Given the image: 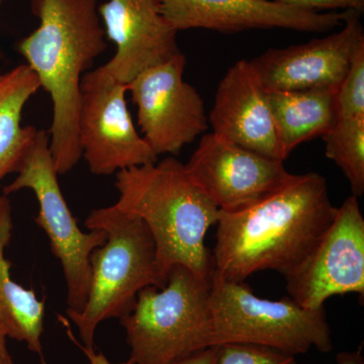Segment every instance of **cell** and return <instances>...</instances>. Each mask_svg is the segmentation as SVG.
I'll list each match as a JSON object with an SVG mask.
<instances>
[{
  "label": "cell",
  "instance_id": "9",
  "mask_svg": "<svg viewBox=\"0 0 364 364\" xmlns=\"http://www.w3.org/2000/svg\"><path fill=\"white\" fill-rule=\"evenodd\" d=\"M186 66V55L179 53L127 83L141 133L158 156L179 154L210 126L200 92L184 80Z\"/></svg>",
  "mask_w": 364,
  "mask_h": 364
},
{
  "label": "cell",
  "instance_id": "19",
  "mask_svg": "<svg viewBox=\"0 0 364 364\" xmlns=\"http://www.w3.org/2000/svg\"><path fill=\"white\" fill-rule=\"evenodd\" d=\"M325 154L343 172L350 184L352 195L364 193V116L337 119L322 136Z\"/></svg>",
  "mask_w": 364,
  "mask_h": 364
},
{
  "label": "cell",
  "instance_id": "20",
  "mask_svg": "<svg viewBox=\"0 0 364 364\" xmlns=\"http://www.w3.org/2000/svg\"><path fill=\"white\" fill-rule=\"evenodd\" d=\"M338 119L364 116V42L356 48L346 75L337 90Z\"/></svg>",
  "mask_w": 364,
  "mask_h": 364
},
{
  "label": "cell",
  "instance_id": "6",
  "mask_svg": "<svg viewBox=\"0 0 364 364\" xmlns=\"http://www.w3.org/2000/svg\"><path fill=\"white\" fill-rule=\"evenodd\" d=\"M208 308L210 346L250 344L299 355L316 348L333 349L324 308L308 310L291 298L279 301L256 296L244 282L210 277Z\"/></svg>",
  "mask_w": 364,
  "mask_h": 364
},
{
  "label": "cell",
  "instance_id": "15",
  "mask_svg": "<svg viewBox=\"0 0 364 364\" xmlns=\"http://www.w3.org/2000/svg\"><path fill=\"white\" fill-rule=\"evenodd\" d=\"M213 133L258 154L284 161L269 105L250 61L230 67L208 114Z\"/></svg>",
  "mask_w": 364,
  "mask_h": 364
},
{
  "label": "cell",
  "instance_id": "7",
  "mask_svg": "<svg viewBox=\"0 0 364 364\" xmlns=\"http://www.w3.org/2000/svg\"><path fill=\"white\" fill-rule=\"evenodd\" d=\"M49 133L38 130L18 165V176L4 186V195L28 188L39 203L35 222L49 238L52 253L61 262L67 287V311L79 313L90 293L92 251L104 245L102 230L83 233L67 205L58 182V172L49 147Z\"/></svg>",
  "mask_w": 364,
  "mask_h": 364
},
{
  "label": "cell",
  "instance_id": "27",
  "mask_svg": "<svg viewBox=\"0 0 364 364\" xmlns=\"http://www.w3.org/2000/svg\"><path fill=\"white\" fill-rule=\"evenodd\" d=\"M2 2H4V0H0V6H1Z\"/></svg>",
  "mask_w": 364,
  "mask_h": 364
},
{
  "label": "cell",
  "instance_id": "24",
  "mask_svg": "<svg viewBox=\"0 0 364 364\" xmlns=\"http://www.w3.org/2000/svg\"><path fill=\"white\" fill-rule=\"evenodd\" d=\"M76 344L78 345L79 348H81V350L83 351V353L85 354L86 358H87L88 361H90V364H114L112 363L111 361L109 360L107 358H105V354L102 352H95L93 347H85V345H80L76 342ZM121 364H134L132 363L130 359L127 360L126 363H123Z\"/></svg>",
  "mask_w": 364,
  "mask_h": 364
},
{
  "label": "cell",
  "instance_id": "12",
  "mask_svg": "<svg viewBox=\"0 0 364 364\" xmlns=\"http://www.w3.org/2000/svg\"><path fill=\"white\" fill-rule=\"evenodd\" d=\"M165 20L176 31L205 28L224 33L250 30L326 33L343 25L349 14L320 13L274 0H157Z\"/></svg>",
  "mask_w": 364,
  "mask_h": 364
},
{
  "label": "cell",
  "instance_id": "21",
  "mask_svg": "<svg viewBox=\"0 0 364 364\" xmlns=\"http://www.w3.org/2000/svg\"><path fill=\"white\" fill-rule=\"evenodd\" d=\"M217 364H296V356L250 344L222 345Z\"/></svg>",
  "mask_w": 364,
  "mask_h": 364
},
{
  "label": "cell",
  "instance_id": "28",
  "mask_svg": "<svg viewBox=\"0 0 364 364\" xmlns=\"http://www.w3.org/2000/svg\"><path fill=\"white\" fill-rule=\"evenodd\" d=\"M363 1H364V0H363Z\"/></svg>",
  "mask_w": 364,
  "mask_h": 364
},
{
  "label": "cell",
  "instance_id": "23",
  "mask_svg": "<svg viewBox=\"0 0 364 364\" xmlns=\"http://www.w3.org/2000/svg\"><path fill=\"white\" fill-rule=\"evenodd\" d=\"M221 346H210L171 364H217Z\"/></svg>",
  "mask_w": 364,
  "mask_h": 364
},
{
  "label": "cell",
  "instance_id": "14",
  "mask_svg": "<svg viewBox=\"0 0 364 364\" xmlns=\"http://www.w3.org/2000/svg\"><path fill=\"white\" fill-rule=\"evenodd\" d=\"M105 36L116 45L102 70L119 82L181 53L177 33L165 20L157 0H107L97 6Z\"/></svg>",
  "mask_w": 364,
  "mask_h": 364
},
{
  "label": "cell",
  "instance_id": "2",
  "mask_svg": "<svg viewBox=\"0 0 364 364\" xmlns=\"http://www.w3.org/2000/svg\"><path fill=\"white\" fill-rule=\"evenodd\" d=\"M40 25L21 39L18 51L26 60L53 105L49 147L58 174L81 159L78 114L81 79L107 50L97 0H30Z\"/></svg>",
  "mask_w": 364,
  "mask_h": 364
},
{
  "label": "cell",
  "instance_id": "26",
  "mask_svg": "<svg viewBox=\"0 0 364 364\" xmlns=\"http://www.w3.org/2000/svg\"><path fill=\"white\" fill-rule=\"evenodd\" d=\"M7 336L4 327L0 325V364H14L6 343Z\"/></svg>",
  "mask_w": 364,
  "mask_h": 364
},
{
  "label": "cell",
  "instance_id": "8",
  "mask_svg": "<svg viewBox=\"0 0 364 364\" xmlns=\"http://www.w3.org/2000/svg\"><path fill=\"white\" fill-rule=\"evenodd\" d=\"M127 93V85L100 66L86 72L81 79L78 138L81 158L91 173L111 176L158 161V155L136 131Z\"/></svg>",
  "mask_w": 364,
  "mask_h": 364
},
{
  "label": "cell",
  "instance_id": "10",
  "mask_svg": "<svg viewBox=\"0 0 364 364\" xmlns=\"http://www.w3.org/2000/svg\"><path fill=\"white\" fill-rule=\"evenodd\" d=\"M289 298L308 310L334 296H364V219L358 198L337 208L331 226L303 264L287 274Z\"/></svg>",
  "mask_w": 364,
  "mask_h": 364
},
{
  "label": "cell",
  "instance_id": "16",
  "mask_svg": "<svg viewBox=\"0 0 364 364\" xmlns=\"http://www.w3.org/2000/svg\"><path fill=\"white\" fill-rule=\"evenodd\" d=\"M336 87L267 91V100L284 157L301 144L324 136L337 116Z\"/></svg>",
  "mask_w": 364,
  "mask_h": 364
},
{
  "label": "cell",
  "instance_id": "17",
  "mask_svg": "<svg viewBox=\"0 0 364 364\" xmlns=\"http://www.w3.org/2000/svg\"><path fill=\"white\" fill-rule=\"evenodd\" d=\"M13 215L9 196H0V325L7 338L23 342L43 356L45 301L33 289H25L11 277V263L4 255L13 234Z\"/></svg>",
  "mask_w": 364,
  "mask_h": 364
},
{
  "label": "cell",
  "instance_id": "5",
  "mask_svg": "<svg viewBox=\"0 0 364 364\" xmlns=\"http://www.w3.org/2000/svg\"><path fill=\"white\" fill-rule=\"evenodd\" d=\"M210 279L176 265L163 287L141 289L119 318L134 364H171L210 347Z\"/></svg>",
  "mask_w": 364,
  "mask_h": 364
},
{
  "label": "cell",
  "instance_id": "18",
  "mask_svg": "<svg viewBox=\"0 0 364 364\" xmlns=\"http://www.w3.org/2000/svg\"><path fill=\"white\" fill-rule=\"evenodd\" d=\"M41 88L26 64L0 74V181L13 173L37 135L35 127L21 126L26 105Z\"/></svg>",
  "mask_w": 364,
  "mask_h": 364
},
{
  "label": "cell",
  "instance_id": "11",
  "mask_svg": "<svg viewBox=\"0 0 364 364\" xmlns=\"http://www.w3.org/2000/svg\"><path fill=\"white\" fill-rule=\"evenodd\" d=\"M186 168L215 207L225 212L253 205L291 174L284 161L263 156L215 133L203 135Z\"/></svg>",
  "mask_w": 364,
  "mask_h": 364
},
{
  "label": "cell",
  "instance_id": "4",
  "mask_svg": "<svg viewBox=\"0 0 364 364\" xmlns=\"http://www.w3.org/2000/svg\"><path fill=\"white\" fill-rule=\"evenodd\" d=\"M90 230L107 235L104 245L90 255L91 279L81 312L66 311L85 347H93L97 326L130 313L141 289L163 287L156 247L145 223L116 205L93 210L85 221Z\"/></svg>",
  "mask_w": 364,
  "mask_h": 364
},
{
  "label": "cell",
  "instance_id": "25",
  "mask_svg": "<svg viewBox=\"0 0 364 364\" xmlns=\"http://www.w3.org/2000/svg\"><path fill=\"white\" fill-rule=\"evenodd\" d=\"M337 364H364V359L360 350L341 352L337 356Z\"/></svg>",
  "mask_w": 364,
  "mask_h": 364
},
{
  "label": "cell",
  "instance_id": "3",
  "mask_svg": "<svg viewBox=\"0 0 364 364\" xmlns=\"http://www.w3.org/2000/svg\"><path fill=\"white\" fill-rule=\"evenodd\" d=\"M117 208L140 218L154 240L158 272L166 284L176 265L210 279L208 229L220 210L189 176L186 164L170 156L116 173Z\"/></svg>",
  "mask_w": 364,
  "mask_h": 364
},
{
  "label": "cell",
  "instance_id": "13",
  "mask_svg": "<svg viewBox=\"0 0 364 364\" xmlns=\"http://www.w3.org/2000/svg\"><path fill=\"white\" fill-rule=\"evenodd\" d=\"M358 11H352L338 32L305 44L272 48L251 60L267 91L339 88L356 48L364 42Z\"/></svg>",
  "mask_w": 364,
  "mask_h": 364
},
{
  "label": "cell",
  "instance_id": "22",
  "mask_svg": "<svg viewBox=\"0 0 364 364\" xmlns=\"http://www.w3.org/2000/svg\"><path fill=\"white\" fill-rule=\"evenodd\" d=\"M284 6L306 9V11H323V9H343L363 14V0H274Z\"/></svg>",
  "mask_w": 364,
  "mask_h": 364
},
{
  "label": "cell",
  "instance_id": "1",
  "mask_svg": "<svg viewBox=\"0 0 364 364\" xmlns=\"http://www.w3.org/2000/svg\"><path fill=\"white\" fill-rule=\"evenodd\" d=\"M336 212L324 176L289 174L253 205L220 210L213 272L232 282L264 270L287 277L315 250Z\"/></svg>",
  "mask_w": 364,
  "mask_h": 364
}]
</instances>
